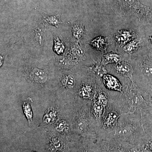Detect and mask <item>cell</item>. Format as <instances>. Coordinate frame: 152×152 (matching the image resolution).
Listing matches in <instances>:
<instances>
[{
    "mask_svg": "<svg viewBox=\"0 0 152 152\" xmlns=\"http://www.w3.org/2000/svg\"><path fill=\"white\" fill-rule=\"evenodd\" d=\"M56 64L59 68L62 69H69L73 66V64L70 61L65 58L57 60Z\"/></svg>",
    "mask_w": 152,
    "mask_h": 152,
    "instance_id": "cell-22",
    "label": "cell"
},
{
    "mask_svg": "<svg viewBox=\"0 0 152 152\" xmlns=\"http://www.w3.org/2000/svg\"><path fill=\"white\" fill-rule=\"evenodd\" d=\"M34 33L36 40L39 45H42L44 38L43 33L42 30L39 28H37L34 30Z\"/></svg>",
    "mask_w": 152,
    "mask_h": 152,
    "instance_id": "cell-26",
    "label": "cell"
},
{
    "mask_svg": "<svg viewBox=\"0 0 152 152\" xmlns=\"http://www.w3.org/2000/svg\"><path fill=\"white\" fill-rule=\"evenodd\" d=\"M97 83L93 79H87L80 85L75 96L83 99L93 101L96 91Z\"/></svg>",
    "mask_w": 152,
    "mask_h": 152,
    "instance_id": "cell-9",
    "label": "cell"
},
{
    "mask_svg": "<svg viewBox=\"0 0 152 152\" xmlns=\"http://www.w3.org/2000/svg\"><path fill=\"white\" fill-rule=\"evenodd\" d=\"M149 39L150 42H151V44H152V36H150L149 37Z\"/></svg>",
    "mask_w": 152,
    "mask_h": 152,
    "instance_id": "cell-31",
    "label": "cell"
},
{
    "mask_svg": "<svg viewBox=\"0 0 152 152\" xmlns=\"http://www.w3.org/2000/svg\"><path fill=\"white\" fill-rule=\"evenodd\" d=\"M54 41L55 48H56L55 50H56L57 53H62L64 50V46L61 42H60V40H59L58 38H56Z\"/></svg>",
    "mask_w": 152,
    "mask_h": 152,
    "instance_id": "cell-27",
    "label": "cell"
},
{
    "mask_svg": "<svg viewBox=\"0 0 152 152\" xmlns=\"http://www.w3.org/2000/svg\"><path fill=\"white\" fill-rule=\"evenodd\" d=\"M74 36L77 39H80L83 35L84 29L83 26L80 24H76L73 27Z\"/></svg>",
    "mask_w": 152,
    "mask_h": 152,
    "instance_id": "cell-23",
    "label": "cell"
},
{
    "mask_svg": "<svg viewBox=\"0 0 152 152\" xmlns=\"http://www.w3.org/2000/svg\"><path fill=\"white\" fill-rule=\"evenodd\" d=\"M72 152H101L96 139L80 137L73 144Z\"/></svg>",
    "mask_w": 152,
    "mask_h": 152,
    "instance_id": "cell-8",
    "label": "cell"
},
{
    "mask_svg": "<svg viewBox=\"0 0 152 152\" xmlns=\"http://www.w3.org/2000/svg\"><path fill=\"white\" fill-rule=\"evenodd\" d=\"M32 101L31 98H28L24 102L22 105L23 113L27 120L30 126L33 125V111L31 105V103Z\"/></svg>",
    "mask_w": 152,
    "mask_h": 152,
    "instance_id": "cell-17",
    "label": "cell"
},
{
    "mask_svg": "<svg viewBox=\"0 0 152 152\" xmlns=\"http://www.w3.org/2000/svg\"><path fill=\"white\" fill-rule=\"evenodd\" d=\"M74 142V141L73 142L70 146L68 148L64 150V151H61L58 152H72V145Z\"/></svg>",
    "mask_w": 152,
    "mask_h": 152,
    "instance_id": "cell-28",
    "label": "cell"
},
{
    "mask_svg": "<svg viewBox=\"0 0 152 152\" xmlns=\"http://www.w3.org/2000/svg\"><path fill=\"white\" fill-rule=\"evenodd\" d=\"M145 146L142 143H140L137 145H133L130 147L127 152H149Z\"/></svg>",
    "mask_w": 152,
    "mask_h": 152,
    "instance_id": "cell-25",
    "label": "cell"
},
{
    "mask_svg": "<svg viewBox=\"0 0 152 152\" xmlns=\"http://www.w3.org/2000/svg\"><path fill=\"white\" fill-rule=\"evenodd\" d=\"M147 104L149 107H152V86L143 90H140Z\"/></svg>",
    "mask_w": 152,
    "mask_h": 152,
    "instance_id": "cell-20",
    "label": "cell"
},
{
    "mask_svg": "<svg viewBox=\"0 0 152 152\" xmlns=\"http://www.w3.org/2000/svg\"><path fill=\"white\" fill-rule=\"evenodd\" d=\"M60 135L69 138L77 139L80 137L74 132L72 127L69 120L66 118L61 116L60 118L54 124L48 127Z\"/></svg>",
    "mask_w": 152,
    "mask_h": 152,
    "instance_id": "cell-6",
    "label": "cell"
},
{
    "mask_svg": "<svg viewBox=\"0 0 152 152\" xmlns=\"http://www.w3.org/2000/svg\"><path fill=\"white\" fill-rule=\"evenodd\" d=\"M24 74L28 80L35 84L43 86L48 81L45 71L36 67H28L25 70Z\"/></svg>",
    "mask_w": 152,
    "mask_h": 152,
    "instance_id": "cell-10",
    "label": "cell"
},
{
    "mask_svg": "<svg viewBox=\"0 0 152 152\" xmlns=\"http://www.w3.org/2000/svg\"><path fill=\"white\" fill-rule=\"evenodd\" d=\"M61 116L59 112L56 108H50L47 110L44 115L41 125L46 127L50 126L54 124Z\"/></svg>",
    "mask_w": 152,
    "mask_h": 152,
    "instance_id": "cell-15",
    "label": "cell"
},
{
    "mask_svg": "<svg viewBox=\"0 0 152 152\" xmlns=\"http://www.w3.org/2000/svg\"><path fill=\"white\" fill-rule=\"evenodd\" d=\"M59 86L61 89L69 93L70 99L75 96L80 86L77 85V80L72 74L64 75L59 80Z\"/></svg>",
    "mask_w": 152,
    "mask_h": 152,
    "instance_id": "cell-11",
    "label": "cell"
},
{
    "mask_svg": "<svg viewBox=\"0 0 152 152\" xmlns=\"http://www.w3.org/2000/svg\"><path fill=\"white\" fill-rule=\"evenodd\" d=\"M140 43V41L137 40L131 41L124 47V50L127 53H133L138 48Z\"/></svg>",
    "mask_w": 152,
    "mask_h": 152,
    "instance_id": "cell-21",
    "label": "cell"
},
{
    "mask_svg": "<svg viewBox=\"0 0 152 152\" xmlns=\"http://www.w3.org/2000/svg\"><path fill=\"white\" fill-rule=\"evenodd\" d=\"M48 128V129L47 132L45 146V152H58L64 151L70 146L74 141L79 139H71L63 137Z\"/></svg>",
    "mask_w": 152,
    "mask_h": 152,
    "instance_id": "cell-5",
    "label": "cell"
},
{
    "mask_svg": "<svg viewBox=\"0 0 152 152\" xmlns=\"http://www.w3.org/2000/svg\"><path fill=\"white\" fill-rule=\"evenodd\" d=\"M142 117L145 133L152 137V107L148 106L142 110Z\"/></svg>",
    "mask_w": 152,
    "mask_h": 152,
    "instance_id": "cell-13",
    "label": "cell"
},
{
    "mask_svg": "<svg viewBox=\"0 0 152 152\" xmlns=\"http://www.w3.org/2000/svg\"><path fill=\"white\" fill-rule=\"evenodd\" d=\"M96 141L101 152H127L129 148L133 145L112 139H96Z\"/></svg>",
    "mask_w": 152,
    "mask_h": 152,
    "instance_id": "cell-7",
    "label": "cell"
},
{
    "mask_svg": "<svg viewBox=\"0 0 152 152\" xmlns=\"http://www.w3.org/2000/svg\"><path fill=\"white\" fill-rule=\"evenodd\" d=\"M134 34L130 31L122 30L119 31L115 36V39L117 43L119 45H124L129 42L134 38Z\"/></svg>",
    "mask_w": 152,
    "mask_h": 152,
    "instance_id": "cell-16",
    "label": "cell"
},
{
    "mask_svg": "<svg viewBox=\"0 0 152 152\" xmlns=\"http://www.w3.org/2000/svg\"><path fill=\"white\" fill-rule=\"evenodd\" d=\"M127 78L122 84L121 92L108 91L109 100L118 108L122 114L142 112L148 106L135 84Z\"/></svg>",
    "mask_w": 152,
    "mask_h": 152,
    "instance_id": "cell-3",
    "label": "cell"
},
{
    "mask_svg": "<svg viewBox=\"0 0 152 152\" xmlns=\"http://www.w3.org/2000/svg\"><path fill=\"white\" fill-rule=\"evenodd\" d=\"M24 152H38L36 151H31V150H26Z\"/></svg>",
    "mask_w": 152,
    "mask_h": 152,
    "instance_id": "cell-30",
    "label": "cell"
},
{
    "mask_svg": "<svg viewBox=\"0 0 152 152\" xmlns=\"http://www.w3.org/2000/svg\"><path fill=\"white\" fill-rule=\"evenodd\" d=\"M4 57H3L2 56H1V63H0V64H0V66H1V67L2 66L3 63H4Z\"/></svg>",
    "mask_w": 152,
    "mask_h": 152,
    "instance_id": "cell-29",
    "label": "cell"
},
{
    "mask_svg": "<svg viewBox=\"0 0 152 152\" xmlns=\"http://www.w3.org/2000/svg\"><path fill=\"white\" fill-rule=\"evenodd\" d=\"M104 87L109 91L121 92L122 90V85L119 80L111 75L106 74L103 77Z\"/></svg>",
    "mask_w": 152,
    "mask_h": 152,
    "instance_id": "cell-14",
    "label": "cell"
},
{
    "mask_svg": "<svg viewBox=\"0 0 152 152\" xmlns=\"http://www.w3.org/2000/svg\"><path fill=\"white\" fill-rule=\"evenodd\" d=\"M93 46L96 48L97 50L101 51H104L107 48V42L105 38L100 37L96 38L93 41Z\"/></svg>",
    "mask_w": 152,
    "mask_h": 152,
    "instance_id": "cell-19",
    "label": "cell"
},
{
    "mask_svg": "<svg viewBox=\"0 0 152 152\" xmlns=\"http://www.w3.org/2000/svg\"><path fill=\"white\" fill-rule=\"evenodd\" d=\"M68 104L66 117L74 132L82 137L97 139L98 129L92 115V101L75 96Z\"/></svg>",
    "mask_w": 152,
    "mask_h": 152,
    "instance_id": "cell-1",
    "label": "cell"
},
{
    "mask_svg": "<svg viewBox=\"0 0 152 152\" xmlns=\"http://www.w3.org/2000/svg\"><path fill=\"white\" fill-rule=\"evenodd\" d=\"M112 69L115 73L128 78L134 83L133 77L134 69L130 64L125 62H120L112 66Z\"/></svg>",
    "mask_w": 152,
    "mask_h": 152,
    "instance_id": "cell-12",
    "label": "cell"
},
{
    "mask_svg": "<svg viewBox=\"0 0 152 152\" xmlns=\"http://www.w3.org/2000/svg\"><path fill=\"white\" fill-rule=\"evenodd\" d=\"M145 135L143 126L142 112H138L122 114L116 127L104 139H112L136 145L140 143Z\"/></svg>",
    "mask_w": 152,
    "mask_h": 152,
    "instance_id": "cell-2",
    "label": "cell"
},
{
    "mask_svg": "<svg viewBox=\"0 0 152 152\" xmlns=\"http://www.w3.org/2000/svg\"><path fill=\"white\" fill-rule=\"evenodd\" d=\"M121 115L118 108L109 99L108 104L103 116L102 126L97 135V140L106 138L115 129Z\"/></svg>",
    "mask_w": 152,
    "mask_h": 152,
    "instance_id": "cell-4",
    "label": "cell"
},
{
    "mask_svg": "<svg viewBox=\"0 0 152 152\" xmlns=\"http://www.w3.org/2000/svg\"><path fill=\"white\" fill-rule=\"evenodd\" d=\"M120 59L119 55L114 53H109L104 56L102 64L104 66L109 64H117L119 62Z\"/></svg>",
    "mask_w": 152,
    "mask_h": 152,
    "instance_id": "cell-18",
    "label": "cell"
},
{
    "mask_svg": "<svg viewBox=\"0 0 152 152\" xmlns=\"http://www.w3.org/2000/svg\"><path fill=\"white\" fill-rule=\"evenodd\" d=\"M44 20L48 24L57 26L60 23L59 19L56 15L47 16L44 17Z\"/></svg>",
    "mask_w": 152,
    "mask_h": 152,
    "instance_id": "cell-24",
    "label": "cell"
}]
</instances>
